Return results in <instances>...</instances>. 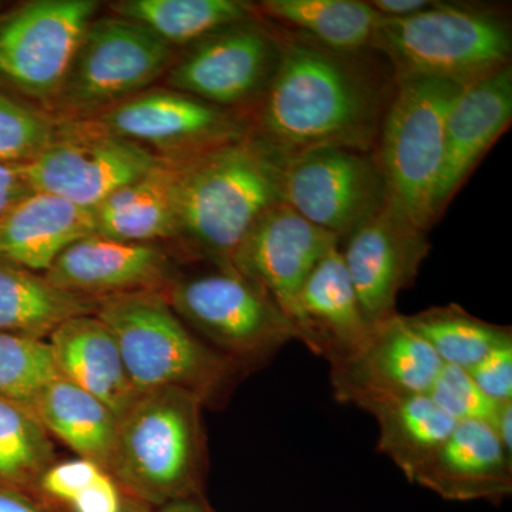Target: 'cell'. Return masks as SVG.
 <instances>
[{"label":"cell","mask_w":512,"mask_h":512,"mask_svg":"<svg viewBox=\"0 0 512 512\" xmlns=\"http://www.w3.org/2000/svg\"><path fill=\"white\" fill-rule=\"evenodd\" d=\"M474 383L494 402H512V343L491 350L467 370Z\"/></svg>","instance_id":"obj_35"},{"label":"cell","mask_w":512,"mask_h":512,"mask_svg":"<svg viewBox=\"0 0 512 512\" xmlns=\"http://www.w3.org/2000/svg\"><path fill=\"white\" fill-rule=\"evenodd\" d=\"M439 2L440 0H372L369 3L383 18L397 19L419 15L433 9Z\"/></svg>","instance_id":"obj_37"},{"label":"cell","mask_w":512,"mask_h":512,"mask_svg":"<svg viewBox=\"0 0 512 512\" xmlns=\"http://www.w3.org/2000/svg\"><path fill=\"white\" fill-rule=\"evenodd\" d=\"M60 373L49 342L0 332V399L32 406Z\"/></svg>","instance_id":"obj_32"},{"label":"cell","mask_w":512,"mask_h":512,"mask_svg":"<svg viewBox=\"0 0 512 512\" xmlns=\"http://www.w3.org/2000/svg\"><path fill=\"white\" fill-rule=\"evenodd\" d=\"M96 315L113 332L138 394L177 387L207 404L231 383L237 363L202 342L171 308L164 291L100 299Z\"/></svg>","instance_id":"obj_5"},{"label":"cell","mask_w":512,"mask_h":512,"mask_svg":"<svg viewBox=\"0 0 512 512\" xmlns=\"http://www.w3.org/2000/svg\"><path fill=\"white\" fill-rule=\"evenodd\" d=\"M370 50L389 63L394 80L431 77L468 86L504 67L511 26L494 8L439 2L407 18H383Z\"/></svg>","instance_id":"obj_4"},{"label":"cell","mask_w":512,"mask_h":512,"mask_svg":"<svg viewBox=\"0 0 512 512\" xmlns=\"http://www.w3.org/2000/svg\"><path fill=\"white\" fill-rule=\"evenodd\" d=\"M272 26L281 60L249 111L248 136L276 158L325 147L373 153L396 90L389 63L373 50L330 49Z\"/></svg>","instance_id":"obj_1"},{"label":"cell","mask_w":512,"mask_h":512,"mask_svg":"<svg viewBox=\"0 0 512 512\" xmlns=\"http://www.w3.org/2000/svg\"><path fill=\"white\" fill-rule=\"evenodd\" d=\"M427 394L457 423L484 421L491 426L498 409V402L485 396L463 367L443 365Z\"/></svg>","instance_id":"obj_34"},{"label":"cell","mask_w":512,"mask_h":512,"mask_svg":"<svg viewBox=\"0 0 512 512\" xmlns=\"http://www.w3.org/2000/svg\"><path fill=\"white\" fill-rule=\"evenodd\" d=\"M0 512H52L46 501L36 495L0 487Z\"/></svg>","instance_id":"obj_38"},{"label":"cell","mask_w":512,"mask_h":512,"mask_svg":"<svg viewBox=\"0 0 512 512\" xmlns=\"http://www.w3.org/2000/svg\"><path fill=\"white\" fill-rule=\"evenodd\" d=\"M429 252L427 231L390 201L340 242V254L369 323L396 313L397 296L414 284Z\"/></svg>","instance_id":"obj_14"},{"label":"cell","mask_w":512,"mask_h":512,"mask_svg":"<svg viewBox=\"0 0 512 512\" xmlns=\"http://www.w3.org/2000/svg\"><path fill=\"white\" fill-rule=\"evenodd\" d=\"M282 202L343 241L389 202L375 154L325 147L278 158Z\"/></svg>","instance_id":"obj_9"},{"label":"cell","mask_w":512,"mask_h":512,"mask_svg":"<svg viewBox=\"0 0 512 512\" xmlns=\"http://www.w3.org/2000/svg\"><path fill=\"white\" fill-rule=\"evenodd\" d=\"M110 8L171 47H188L218 30L259 18L255 3L242 0H124Z\"/></svg>","instance_id":"obj_28"},{"label":"cell","mask_w":512,"mask_h":512,"mask_svg":"<svg viewBox=\"0 0 512 512\" xmlns=\"http://www.w3.org/2000/svg\"><path fill=\"white\" fill-rule=\"evenodd\" d=\"M202 342L235 363L266 360L298 333L281 309L231 265L181 276L164 291Z\"/></svg>","instance_id":"obj_7"},{"label":"cell","mask_w":512,"mask_h":512,"mask_svg":"<svg viewBox=\"0 0 512 512\" xmlns=\"http://www.w3.org/2000/svg\"><path fill=\"white\" fill-rule=\"evenodd\" d=\"M59 124L0 89V163L35 160L56 137Z\"/></svg>","instance_id":"obj_33"},{"label":"cell","mask_w":512,"mask_h":512,"mask_svg":"<svg viewBox=\"0 0 512 512\" xmlns=\"http://www.w3.org/2000/svg\"><path fill=\"white\" fill-rule=\"evenodd\" d=\"M355 406L375 417L379 450L402 470L407 480L457 424L427 393L375 394L362 397Z\"/></svg>","instance_id":"obj_24"},{"label":"cell","mask_w":512,"mask_h":512,"mask_svg":"<svg viewBox=\"0 0 512 512\" xmlns=\"http://www.w3.org/2000/svg\"><path fill=\"white\" fill-rule=\"evenodd\" d=\"M180 164L161 161L101 202L94 210V234L137 244L174 241Z\"/></svg>","instance_id":"obj_23"},{"label":"cell","mask_w":512,"mask_h":512,"mask_svg":"<svg viewBox=\"0 0 512 512\" xmlns=\"http://www.w3.org/2000/svg\"><path fill=\"white\" fill-rule=\"evenodd\" d=\"M410 483L448 501L498 503L512 493V456L484 421H458Z\"/></svg>","instance_id":"obj_19"},{"label":"cell","mask_w":512,"mask_h":512,"mask_svg":"<svg viewBox=\"0 0 512 512\" xmlns=\"http://www.w3.org/2000/svg\"><path fill=\"white\" fill-rule=\"evenodd\" d=\"M204 404L197 394L177 387L138 394L119 417L109 467L127 497L161 508L200 494Z\"/></svg>","instance_id":"obj_3"},{"label":"cell","mask_w":512,"mask_h":512,"mask_svg":"<svg viewBox=\"0 0 512 512\" xmlns=\"http://www.w3.org/2000/svg\"><path fill=\"white\" fill-rule=\"evenodd\" d=\"M441 362L404 315L373 323L362 345L330 363L335 397L342 403L375 394L429 393Z\"/></svg>","instance_id":"obj_15"},{"label":"cell","mask_w":512,"mask_h":512,"mask_svg":"<svg viewBox=\"0 0 512 512\" xmlns=\"http://www.w3.org/2000/svg\"><path fill=\"white\" fill-rule=\"evenodd\" d=\"M444 365L470 369L491 350L512 343L508 326L485 322L456 303L404 316Z\"/></svg>","instance_id":"obj_29"},{"label":"cell","mask_w":512,"mask_h":512,"mask_svg":"<svg viewBox=\"0 0 512 512\" xmlns=\"http://www.w3.org/2000/svg\"><path fill=\"white\" fill-rule=\"evenodd\" d=\"M123 512H151L148 505L140 503V501L133 500V498H124Z\"/></svg>","instance_id":"obj_41"},{"label":"cell","mask_w":512,"mask_h":512,"mask_svg":"<svg viewBox=\"0 0 512 512\" xmlns=\"http://www.w3.org/2000/svg\"><path fill=\"white\" fill-rule=\"evenodd\" d=\"M298 340L329 363L359 348L372 323L363 315L340 254L330 248L306 278L291 319Z\"/></svg>","instance_id":"obj_20"},{"label":"cell","mask_w":512,"mask_h":512,"mask_svg":"<svg viewBox=\"0 0 512 512\" xmlns=\"http://www.w3.org/2000/svg\"><path fill=\"white\" fill-rule=\"evenodd\" d=\"M160 163L136 144L94 130L83 121H64L52 143L20 168L30 190L96 210Z\"/></svg>","instance_id":"obj_13"},{"label":"cell","mask_w":512,"mask_h":512,"mask_svg":"<svg viewBox=\"0 0 512 512\" xmlns=\"http://www.w3.org/2000/svg\"><path fill=\"white\" fill-rule=\"evenodd\" d=\"M0 9H2V3H0Z\"/></svg>","instance_id":"obj_42"},{"label":"cell","mask_w":512,"mask_h":512,"mask_svg":"<svg viewBox=\"0 0 512 512\" xmlns=\"http://www.w3.org/2000/svg\"><path fill=\"white\" fill-rule=\"evenodd\" d=\"M30 410L52 439L62 441L76 457L109 471L119 416L106 403L59 376L47 384Z\"/></svg>","instance_id":"obj_25"},{"label":"cell","mask_w":512,"mask_h":512,"mask_svg":"<svg viewBox=\"0 0 512 512\" xmlns=\"http://www.w3.org/2000/svg\"><path fill=\"white\" fill-rule=\"evenodd\" d=\"M281 52L271 23L248 20L188 46L168 69L167 84L212 106L249 114L274 79Z\"/></svg>","instance_id":"obj_11"},{"label":"cell","mask_w":512,"mask_h":512,"mask_svg":"<svg viewBox=\"0 0 512 512\" xmlns=\"http://www.w3.org/2000/svg\"><path fill=\"white\" fill-rule=\"evenodd\" d=\"M174 63V47L133 20L94 19L50 104L64 121L92 120L146 92Z\"/></svg>","instance_id":"obj_8"},{"label":"cell","mask_w":512,"mask_h":512,"mask_svg":"<svg viewBox=\"0 0 512 512\" xmlns=\"http://www.w3.org/2000/svg\"><path fill=\"white\" fill-rule=\"evenodd\" d=\"M36 497L69 512H123L126 494L106 468L87 458L56 460L36 485Z\"/></svg>","instance_id":"obj_31"},{"label":"cell","mask_w":512,"mask_h":512,"mask_svg":"<svg viewBox=\"0 0 512 512\" xmlns=\"http://www.w3.org/2000/svg\"><path fill=\"white\" fill-rule=\"evenodd\" d=\"M56 461L52 437L28 407L0 399V487L36 495V485Z\"/></svg>","instance_id":"obj_30"},{"label":"cell","mask_w":512,"mask_h":512,"mask_svg":"<svg viewBox=\"0 0 512 512\" xmlns=\"http://www.w3.org/2000/svg\"><path fill=\"white\" fill-rule=\"evenodd\" d=\"M99 5L33 0L0 15V86L52 104Z\"/></svg>","instance_id":"obj_12"},{"label":"cell","mask_w":512,"mask_h":512,"mask_svg":"<svg viewBox=\"0 0 512 512\" xmlns=\"http://www.w3.org/2000/svg\"><path fill=\"white\" fill-rule=\"evenodd\" d=\"M30 192L20 165L0 163V217Z\"/></svg>","instance_id":"obj_36"},{"label":"cell","mask_w":512,"mask_h":512,"mask_svg":"<svg viewBox=\"0 0 512 512\" xmlns=\"http://www.w3.org/2000/svg\"><path fill=\"white\" fill-rule=\"evenodd\" d=\"M94 229V210L32 191L0 217V259L46 274L57 256Z\"/></svg>","instance_id":"obj_21"},{"label":"cell","mask_w":512,"mask_h":512,"mask_svg":"<svg viewBox=\"0 0 512 512\" xmlns=\"http://www.w3.org/2000/svg\"><path fill=\"white\" fill-rule=\"evenodd\" d=\"M158 512H212L208 504L202 500L201 495H192V497L183 498V500L173 501L165 504Z\"/></svg>","instance_id":"obj_40"},{"label":"cell","mask_w":512,"mask_h":512,"mask_svg":"<svg viewBox=\"0 0 512 512\" xmlns=\"http://www.w3.org/2000/svg\"><path fill=\"white\" fill-rule=\"evenodd\" d=\"M491 427L503 444L505 451L512 456V402L498 403L497 413H495Z\"/></svg>","instance_id":"obj_39"},{"label":"cell","mask_w":512,"mask_h":512,"mask_svg":"<svg viewBox=\"0 0 512 512\" xmlns=\"http://www.w3.org/2000/svg\"><path fill=\"white\" fill-rule=\"evenodd\" d=\"M336 245H340L338 237L279 202L256 222L235 252L231 266L261 289L291 322L306 278Z\"/></svg>","instance_id":"obj_16"},{"label":"cell","mask_w":512,"mask_h":512,"mask_svg":"<svg viewBox=\"0 0 512 512\" xmlns=\"http://www.w3.org/2000/svg\"><path fill=\"white\" fill-rule=\"evenodd\" d=\"M279 202L278 158L249 136L232 141L180 164L174 241L195 261L231 265Z\"/></svg>","instance_id":"obj_2"},{"label":"cell","mask_w":512,"mask_h":512,"mask_svg":"<svg viewBox=\"0 0 512 512\" xmlns=\"http://www.w3.org/2000/svg\"><path fill=\"white\" fill-rule=\"evenodd\" d=\"M100 299L50 284L46 276L0 259V332L47 340L66 320L96 313Z\"/></svg>","instance_id":"obj_26"},{"label":"cell","mask_w":512,"mask_h":512,"mask_svg":"<svg viewBox=\"0 0 512 512\" xmlns=\"http://www.w3.org/2000/svg\"><path fill=\"white\" fill-rule=\"evenodd\" d=\"M463 86L431 77L396 80L375 154L389 201L429 232L437 222L434 201L444 160L446 120Z\"/></svg>","instance_id":"obj_6"},{"label":"cell","mask_w":512,"mask_h":512,"mask_svg":"<svg viewBox=\"0 0 512 512\" xmlns=\"http://www.w3.org/2000/svg\"><path fill=\"white\" fill-rule=\"evenodd\" d=\"M47 342L60 376L106 403L117 416L136 402L138 393L117 340L96 313L66 320Z\"/></svg>","instance_id":"obj_22"},{"label":"cell","mask_w":512,"mask_h":512,"mask_svg":"<svg viewBox=\"0 0 512 512\" xmlns=\"http://www.w3.org/2000/svg\"><path fill=\"white\" fill-rule=\"evenodd\" d=\"M83 123L171 164L185 163L249 133L248 114L173 89L146 90Z\"/></svg>","instance_id":"obj_10"},{"label":"cell","mask_w":512,"mask_h":512,"mask_svg":"<svg viewBox=\"0 0 512 512\" xmlns=\"http://www.w3.org/2000/svg\"><path fill=\"white\" fill-rule=\"evenodd\" d=\"M43 275L57 288L97 299L165 291L175 279L171 256L158 245L97 234L70 245Z\"/></svg>","instance_id":"obj_17"},{"label":"cell","mask_w":512,"mask_h":512,"mask_svg":"<svg viewBox=\"0 0 512 512\" xmlns=\"http://www.w3.org/2000/svg\"><path fill=\"white\" fill-rule=\"evenodd\" d=\"M511 121V64L457 94L446 120L443 167L434 201L437 221Z\"/></svg>","instance_id":"obj_18"},{"label":"cell","mask_w":512,"mask_h":512,"mask_svg":"<svg viewBox=\"0 0 512 512\" xmlns=\"http://www.w3.org/2000/svg\"><path fill=\"white\" fill-rule=\"evenodd\" d=\"M255 5L266 22L343 52L370 50L383 20L362 0H264Z\"/></svg>","instance_id":"obj_27"}]
</instances>
